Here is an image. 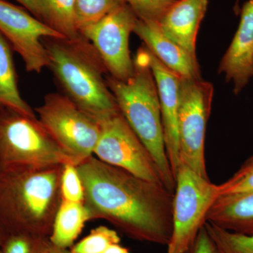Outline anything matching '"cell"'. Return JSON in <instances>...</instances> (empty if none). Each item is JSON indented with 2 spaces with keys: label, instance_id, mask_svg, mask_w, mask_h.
Masks as SVG:
<instances>
[{
  "label": "cell",
  "instance_id": "obj_22",
  "mask_svg": "<svg viewBox=\"0 0 253 253\" xmlns=\"http://www.w3.org/2000/svg\"><path fill=\"white\" fill-rule=\"evenodd\" d=\"M1 233L2 253H42L49 243L47 236L26 232Z\"/></svg>",
  "mask_w": 253,
  "mask_h": 253
},
{
  "label": "cell",
  "instance_id": "obj_21",
  "mask_svg": "<svg viewBox=\"0 0 253 253\" xmlns=\"http://www.w3.org/2000/svg\"><path fill=\"white\" fill-rule=\"evenodd\" d=\"M124 4V0H76V24L80 33Z\"/></svg>",
  "mask_w": 253,
  "mask_h": 253
},
{
  "label": "cell",
  "instance_id": "obj_6",
  "mask_svg": "<svg viewBox=\"0 0 253 253\" xmlns=\"http://www.w3.org/2000/svg\"><path fill=\"white\" fill-rule=\"evenodd\" d=\"M172 203V232L167 253H185L206 222L208 213L219 197V186L180 163L175 175Z\"/></svg>",
  "mask_w": 253,
  "mask_h": 253
},
{
  "label": "cell",
  "instance_id": "obj_9",
  "mask_svg": "<svg viewBox=\"0 0 253 253\" xmlns=\"http://www.w3.org/2000/svg\"><path fill=\"white\" fill-rule=\"evenodd\" d=\"M100 123L101 133L94 151L98 159L145 180L164 185L149 150L120 111Z\"/></svg>",
  "mask_w": 253,
  "mask_h": 253
},
{
  "label": "cell",
  "instance_id": "obj_30",
  "mask_svg": "<svg viewBox=\"0 0 253 253\" xmlns=\"http://www.w3.org/2000/svg\"><path fill=\"white\" fill-rule=\"evenodd\" d=\"M42 253H73L71 250L62 249V248L57 247L50 242L44 250Z\"/></svg>",
  "mask_w": 253,
  "mask_h": 253
},
{
  "label": "cell",
  "instance_id": "obj_25",
  "mask_svg": "<svg viewBox=\"0 0 253 253\" xmlns=\"http://www.w3.org/2000/svg\"><path fill=\"white\" fill-rule=\"evenodd\" d=\"M61 194L63 201L84 203V187L77 166L75 165H63L61 176Z\"/></svg>",
  "mask_w": 253,
  "mask_h": 253
},
{
  "label": "cell",
  "instance_id": "obj_10",
  "mask_svg": "<svg viewBox=\"0 0 253 253\" xmlns=\"http://www.w3.org/2000/svg\"><path fill=\"white\" fill-rule=\"evenodd\" d=\"M138 19L129 5L124 4L81 31L94 46L108 74L115 79L124 81L132 75L129 37Z\"/></svg>",
  "mask_w": 253,
  "mask_h": 253
},
{
  "label": "cell",
  "instance_id": "obj_11",
  "mask_svg": "<svg viewBox=\"0 0 253 253\" xmlns=\"http://www.w3.org/2000/svg\"><path fill=\"white\" fill-rule=\"evenodd\" d=\"M0 33L22 58L28 72L49 66L43 39L63 38L26 10L0 0Z\"/></svg>",
  "mask_w": 253,
  "mask_h": 253
},
{
  "label": "cell",
  "instance_id": "obj_24",
  "mask_svg": "<svg viewBox=\"0 0 253 253\" xmlns=\"http://www.w3.org/2000/svg\"><path fill=\"white\" fill-rule=\"evenodd\" d=\"M219 196H236L253 191V156L248 158L227 180L219 184Z\"/></svg>",
  "mask_w": 253,
  "mask_h": 253
},
{
  "label": "cell",
  "instance_id": "obj_23",
  "mask_svg": "<svg viewBox=\"0 0 253 253\" xmlns=\"http://www.w3.org/2000/svg\"><path fill=\"white\" fill-rule=\"evenodd\" d=\"M121 241L117 231L99 226L70 250L73 253H102L111 245L120 244Z\"/></svg>",
  "mask_w": 253,
  "mask_h": 253
},
{
  "label": "cell",
  "instance_id": "obj_27",
  "mask_svg": "<svg viewBox=\"0 0 253 253\" xmlns=\"http://www.w3.org/2000/svg\"><path fill=\"white\" fill-rule=\"evenodd\" d=\"M185 253H221L217 245L210 236L205 226L200 230L197 237Z\"/></svg>",
  "mask_w": 253,
  "mask_h": 253
},
{
  "label": "cell",
  "instance_id": "obj_17",
  "mask_svg": "<svg viewBox=\"0 0 253 253\" xmlns=\"http://www.w3.org/2000/svg\"><path fill=\"white\" fill-rule=\"evenodd\" d=\"M84 203L61 201L56 216L49 241L54 246L68 249L81 234L86 221H90Z\"/></svg>",
  "mask_w": 253,
  "mask_h": 253
},
{
  "label": "cell",
  "instance_id": "obj_13",
  "mask_svg": "<svg viewBox=\"0 0 253 253\" xmlns=\"http://www.w3.org/2000/svg\"><path fill=\"white\" fill-rule=\"evenodd\" d=\"M218 72L233 83L235 94H239L253 77V0L243 6L239 28Z\"/></svg>",
  "mask_w": 253,
  "mask_h": 253
},
{
  "label": "cell",
  "instance_id": "obj_28",
  "mask_svg": "<svg viewBox=\"0 0 253 253\" xmlns=\"http://www.w3.org/2000/svg\"><path fill=\"white\" fill-rule=\"evenodd\" d=\"M31 12L32 15L37 18L38 10H37L36 0H16Z\"/></svg>",
  "mask_w": 253,
  "mask_h": 253
},
{
  "label": "cell",
  "instance_id": "obj_18",
  "mask_svg": "<svg viewBox=\"0 0 253 253\" xmlns=\"http://www.w3.org/2000/svg\"><path fill=\"white\" fill-rule=\"evenodd\" d=\"M37 18L63 38L82 37L76 24V0H36Z\"/></svg>",
  "mask_w": 253,
  "mask_h": 253
},
{
  "label": "cell",
  "instance_id": "obj_16",
  "mask_svg": "<svg viewBox=\"0 0 253 253\" xmlns=\"http://www.w3.org/2000/svg\"><path fill=\"white\" fill-rule=\"evenodd\" d=\"M206 221L226 230L253 234V191L219 196L208 213Z\"/></svg>",
  "mask_w": 253,
  "mask_h": 253
},
{
  "label": "cell",
  "instance_id": "obj_12",
  "mask_svg": "<svg viewBox=\"0 0 253 253\" xmlns=\"http://www.w3.org/2000/svg\"><path fill=\"white\" fill-rule=\"evenodd\" d=\"M147 50L150 66L154 74L159 96L166 152L175 178L176 171L180 164L178 119L181 78L165 66L149 49Z\"/></svg>",
  "mask_w": 253,
  "mask_h": 253
},
{
  "label": "cell",
  "instance_id": "obj_8",
  "mask_svg": "<svg viewBox=\"0 0 253 253\" xmlns=\"http://www.w3.org/2000/svg\"><path fill=\"white\" fill-rule=\"evenodd\" d=\"M213 95L214 87L211 83L202 78H181L178 119L179 160L207 179L205 139Z\"/></svg>",
  "mask_w": 253,
  "mask_h": 253
},
{
  "label": "cell",
  "instance_id": "obj_3",
  "mask_svg": "<svg viewBox=\"0 0 253 253\" xmlns=\"http://www.w3.org/2000/svg\"><path fill=\"white\" fill-rule=\"evenodd\" d=\"M49 67L64 95L84 112L101 121L119 112L110 90L108 73L89 41L82 36L43 39Z\"/></svg>",
  "mask_w": 253,
  "mask_h": 253
},
{
  "label": "cell",
  "instance_id": "obj_19",
  "mask_svg": "<svg viewBox=\"0 0 253 253\" xmlns=\"http://www.w3.org/2000/svg\"><path fill=\"white\" fill-rule=\"evenodd\" d=\"M0 106H6L36 116L31 106L21 97L18 90L11 45L0 33Z\"/></svg>",
  "mask_w": 253,
  "mask_h": 253
},
{
  "label": "cell",
  "instance_id": "obj_2",
  "mask_svg": "<svg viewBox=\"0 0 253 253\" xmlns=\"http://www.w3.org/2000/svg\"><path fill=\"white\" fill-rule=\"evenodd\" d=\"M63 165L0 167V229L49 237Z\"/></svg>",
  "mask_w": 253,
  "mask_h": 253
},
{
  "label": "cell",
  "instance_id": "obj_31",
  "mask_svg": "<svg viewBox=\"0 0 253 253\" xmlns=\"http://www.w3.org/2000/svg\"><path fill=\"white\" fill-rule=\"evenodd\" d=\"M1 239H2V233H1V229H0V253L1 252Z\"/></svg>",
  "mask_w": 253,
  "mask_h": 253
},
{
  "label": "cell",
  "instance_id": "obj_4",
  "mask_svg": "<svg viewBox=\"0 0 253 253\" xmlns=\"http://www.w3.org/2000/svg\"><path fill=\"white\" fill-rule=\"evenodd\" d=\"M133 62L134 71L127 80L107 75L106 83L120 112L154 158L163 184L174 193L176 180L166 152L157 85L145 45L138 49Z\"/></svg>",
  "mask_w": 253,
  "mask_h": 253
},
{
  "label": "cell",
  "instance_id": "obj_20",
  "mask_svg": "<svg viewBox=\"0 0 253 253\" xmlns=\"http://www.w3.org/2000/svg\"><path fill=\"white\" fill-rule=\"evenodd\" d=\"M204 226L221 253H253V234L226 230L209 221Z\"/></svg>",
  "mask_w": 253,
  "mask_h": 253
},
{
  "label": "cell",
  "instance_id": "obj_26",
  "mask_svg": "<svg viewBox=\"0 0 253 253\" xmlns=\"http://www.w3.org/2000/svg\"><path fill=\"white\" fill-rule=\"evenodd\" d=\"M139 20L158 23L174 0H124Z\"/></svg>",
  "mask_w": 253,
  "mask_h": 253
},
{
  "label": "cell",
  "instance_id": "obj_5",
  "mask_svg": "<svg viewBox=\"0 0 253 253\" xmlns=\"http://www.w3.org/2000/svg\"><path fill=\"white\" fill-rule=\"evenodd\" d=\"M66 164L75 163L36 116L0 106V167Z\"/></svg>",
  "mask_w": 253,
  "mask_h": 253
},
{
  "label": "cell",
  "instance_id": "obj_1",
  "mask_svg": "<svg viewBox=\"0 0 253 253\" xmlns=\"http://www.w3.org/2000/svg\"><path fill=\"white\" fill-rule=\"evenodd\" d=\"M77 168L91 220L109 221L135 241L168 246L174 193L93 156Z\"/></svg>",
  "mask_w": 253,
  "mask_h": 253
},
{
  "label": "cell",
  "instance_id": "obj_29",
  "mask_svg": "<svg viewBox=\"0 0 253 253\" xmlns=\"http://www.w3.org/2000/svg\"><path fill=\"white\" fill-rule=\"evenodd\" d=\"M102 253H131L129 250L123 247L120 244H112L109 246Z\"/></svg>",
  "mask_w": 253,
  "mask_h": 253
},
{
  "label": "cell",
  "instance_id": "obj_15",
  "mask_svg": "<svg viewBox=\"0 0 253 253\" xmlns=\"http://www.w3.org/2000/svg\"><path fill=\"white\" fill-rule=\"evenodd\" d=\"M134 33L161 63L181 78H201L198 59L165 36L157 23L138 19Z\"/></svg>",
  "mask_w": 253,
  "mask_h": 253
},
{
  "label": "cell",
  "instance_id": "obj_14",
  "mask_svg": "<svg viewBox=\"0 0 253 253\" xmlns=\"http://www.w3.org/2000/svg\"><path fill=\"white\" fill-rule=\"evenodd\" d=\"M208 0H174L158 21L167 38L196 58V38Z\"/></svg>",
  "mask_w": 253,
  "mask_h": 253
},
{
  "label": "cell",
  "instance_id": "obj_7",
  "mask_svg": "<svg viewBox=\"0 0 253 253\" xmlns=\"http://www.w3.org/2000/svg\"><path fill=\"white\" fill-rule=\"evenodd\" d=\"M36 110L40 122L76 166L93 156L101 133L99 121L59 93L46 94Z\"/></svg>",
  "mask_w": 253,
  "mask_h": 253
}]
</instances>
